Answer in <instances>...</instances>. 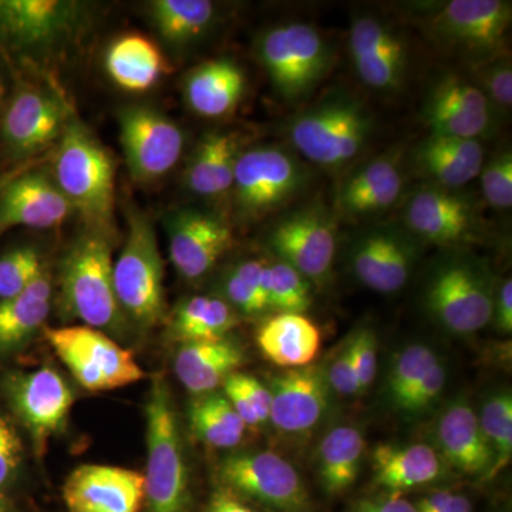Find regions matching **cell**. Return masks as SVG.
Wrapping results in <instances>:
<instances>
[{
  "label": "cell",
  "instance_id": "cell-1",
  "mask_svg": "<svg viewBox=\"0 0 512 512\" xmlns=\"http://www.w3.org/2000/svg\"><path fill=\"white\" fill-rule=\"evenodd\" d=\"M52 178L86 228L113 232L114 163L99 138L76 116L57 141Z\"/></svg>",
  "mask_w": 512,
  "mask_h": 512
},
{
  "label": "cell",
  "instance_id": "cell-2",
  "mask_svg": "<svg viewBox=\"0 0 512 512\" xmlns=\"http://www.w3.org/2000/svg\"><path fill=\"white\" fill-rule=\"evenodd\" d=\"M375 119L349 93L333 92L293 117L288 137L301 156L325 170L339 171L365 151Z\"/></svg>",
  "mask_w": 512,
  "mask_h": 512
},
{
  "label": "cell",
  "instance_id": "cell-3",
  "mask_svg": "<svg viewBox=\"0 0 512 512\" xmlns=\"http://www.w3.org/2000/svg\"><path fill=\"white\" fill-rule=\"evenodd\" d=\"M147 468L143 512H190L191 480L180 420L163 377L151 384L146 402Z\"/></svg>",
  "mask_w": 512,
  "mask_h": 512
},
{
  "label": "cell",
  "instance_id": "cell-4",
  "mask_svg": "<svg viewBox=\"0 0 512 512\" xmlns=\"http://www.w3.org/2000/svg\"><path fill=\"white\" fill-rule=\"evenodd\" d=\"M113 232L86 228L67 249L60 286L67 312L90 328L117 332L124 315L113 278Z\"/></svg>",
  "mask_w": 512,
  "mask_h": 512
},
{
  "label": "cell",
  "instance_id": "cell-5",
  "mask_svg": "<svg viewBox=\"0 0 512 512\" xmlns=\"http://www.w3.org/2000/svg\"><path fill=\"white\" fill-rule=\"evenodd\" d=\"M414 18L439 49L474 66L504 55L512 3L505 0H446L414 5Z\"/></svg>",
  "mask_w": 512,
  "mask_h": 512
},
{
  "label": "cell",
  "instance_id": "cell-6",
  "mask_svg": "<svg viewBox=\"0 0 512 512\" xmlns=\"http://www.w3.org/2000/svg\"><path fill=\"white\" fill-rule=\"evenodd\" d=\"M128 231L114 262V291L124 318L143 329L165 319L164 264L156 229L144 212L127 210Z\"/></svg>",
  "mask_w": 512,
  "mask_h": 512
},
{
  "label": "cell",
  "instance_id": "cell-7",
  "mask_svg": "<svg viewBox=\"0 0 512 512\" xmlns=\"http://www.w3.org/2000/svg\"><path fill=\"white\" fill-rule=\"evenodd\" d=\"M259 62L281 99H306L332 66L328 39L315 26L288 22L266 30L258 40Z\"/></svg>",
  "mask_w": 512,
  "mask_h": 512
},
{
  "label": "cell",
  "instance_id": "cell-8",
  "mask_svg": "<svg viewBox=\"0 0 512 512\" xmlns=\"http://www.w3.org/2000/svg\"><path fill=\"white\" fill-rule=\"evenodd\" d=\"M308 178L299 158L284 147L242 150L231 191L239 217L255 221L279 210L301 194Z\"/></svg>",
  "mask_w": 512,
  "mask_h": 512
},
{
  "label": "cell",
  "instance_id": "cell-9",
  "mask_svg": "<svg viewBox=\"0 0 512 512\" xmlns=\"http://www.w3.org/2000/svg\"><path fill=\"white\" fill-rule=\"evenodd\" d=\"M45 336L76 382L89 392H106L140 382L146 373L130 350L90 326L47 328Z\"/></svg>",
  "mask_w": 512,
  "mask_h": 512
},
{
  "label": "cell",
  "instance_id": "cell-10",
  "mask_svg": "<svg viewBox=\"0 0 512 512\" xmlns=\"http://www.w3.org/2000/svg\"><path fill=\"white\" fill-rule=\"evenodd\" d=\"M86 8L70 0H0V45L33 57H50L82 33Z\"/></svg>",
  "mask_w": 512,
  "mask_h": 512
},
{
  "label": "cell",
  "instance_id": "cell-11",
  "mask_svg": "<svg viewBox=\"0 0 512 512\" xmlns=\"http://www.w3.org/2000/svg\"><path fill=\"white\" fill-rule=\"evenodd\" d=\"M490 278L467 259L440 265L431 276L424 302L444 328L460 335L478 332L493 319Z\"/></svg>",
  "mask_w": 512,
  "mask_h": 512
},
{
  "label": "cell",
  "instance_id": "cell-12",
  "mask_svg": "<svg viewBox=\"0 0 512 512\" xmlns=\"http://www.w3.org/2000/svg\"><path fill=\"white\" fill-rule=\"evenodd\" d=\"M117 123L127 168L137 183L160 180L183 156V130L154 107L143 104L123 107L117 113Z\"/></svg>",
  "mask_w": 512,
  "mask_h": 512
},
{
  "label": "cell",
  "instance_id": "cell-13",
  "mask_svg": "<svg viewBox=\"0 0 512 512\" xmlns=\"http://www.w3.org/2000/svg\"><path fill=\"white\" fill-rule=\"evenodd\" d=\"M73 116L69 101L53 87L26 86L6 104L0 134L13 157L36 160L60 140Z\"/></svg>",
  "mask_w": 512,
  "mask_h": 512
},
{
  "label": "cell",
  "instance_id": "cell-14",
  "mask_svg": "<svg viewBox=\"0 0 512 512\" xmlns=\"http://www.w3.org/2000/svg\"><path fill=\"white\" fill-rule=\"evenodd\" d=\"M349 53L360 82L373 92L396 93L406 83L409 43L392 20L370 12L353 16Z\"/></svg>",
  "mask_w": 512,
  "mask_h": 512
},
{
  "label": "cell",
  "instance_id": "cell-15",
  "mask_svg": "<svg viewBox=\"0 0 512 512\" xmlns=\"http://www.w3.org/2000/svg\"><path fill=\"white\" fill-rule=\"evenodd\" d=\"M269 245L303 278H325L338 249V217L325 205H306L276 222Z\"/></svg>",
  "mask_w": 512,
  "mask_h": 512
},
{
  "label": "cell",
  "instance_id": "cell-16",
  "mask_svg": "<svg viewBox=\"0 0 512 512\" xmlns=\"http://www.w3.org/2000/svg\"><path fill=\"white\" fill-rule=\"evenodd\" d=\"M218 476L225 488L284 512H302L308 494L298 471L271 451L234 454L222 460Z\"/></svg>",
  "mask_w": 512,
  "mask_h": 512
},
{
  "label": "cell",
  "instance_id": "cell-17",
  "mask_svg": "<svg viewBox=\"0 0 512 512\" xmlns=\"http://www.w3.org/2000/svg\"><path fill=\"white\" fill-rule=\"evenodd\" d=\"M403 220L409 234L437 247L473 241L483 224L476 202L470 197L430 184L410 195Z\"/></svg>",
  "mask_w": 512,
  "mask_h": 512
},
{
  "label": "cell",
  "instance_id": "cell-18",
  "mask_svg": "<svg viewBox=\"0 0 512 512\" xmlns=\"http://www.w3.org/2000/svg\"><path fill=\"white\" fill-rule=\"evenodd\" d=\"M165 228L171 262L187 281L210 274L234 245L231 225L214 212L178 208L165 218Z\"/></svg>",
  "mask_w": 512,
  "mask_h": 512
},
{
  "label": "cell",
  "instance_id": "cell-19",
  "mask_svg": "<svg viewBox=\"0 0 512 512\" xmlns=\"http://www.w3.org/2000/svg\"><path fill=\"white\" fill-rule=\"evenodd\" d=\"M421 116L430 134L481 141L497 114L473 79L447 73L430 87Z\"/></svg>",
  "mask_w": 512,
  "mask_h": 512
},
{
  "label": "cell",
  "instance_id": "cell-20",
  "mask_svg": "<svg viewBox=\"0 0 512 512\" xmlns=\"http://www.w3.org/2000/svg\"><path fill=\"white\" fill-rule=\"evenodd\" d=\"M8 394L13 409L32 436L36 453L43 454L49 440L63 429L74 396L69 384L50 366L10 377Z\"/></svg>",
  "mask_w": 512,
  "mask_h": 512
},
{
  "label": "cell",
  "instance_id": "cell-21",
  "mask_svg": "<svg viewBox=\"0 0 512 512\" xmlns=\"http://www.w3.org/2000/svg\"><path fill=\"white\" fill-rule=\"evenodd\" d=\"M67 512H141L144 476L128 468L83 464L63 484Z\"/></svg>",
  "mask_w": 512,
  "mask_h": 512
},
{
  "label": "cell",
  "instance_id": "cell-22",
  "mask_svg": "<svg viewBox=\"0 0 512 512\" xmlns=\"http://www.w3.org/2000/svg\"><path fill=\"white\" fill-rule=\"evenodd\" d=\"M412 238L403 229L383 225L367 229L353 244L352 268L356 278L379 293L400 291L412 272Z\"/></svg>",
  "mask_w": 512,
  "mask_h": 512
},
{
  "label": "cell",
  "instance_id": "cell-23",
  "mask_svg": "<svg viewBox=\"0 0 512 512\" xmlns=\"http://www.w3.org/2000/svg\"><path fill=\"white\" fill-rule=\"evenodd\" d=\"M404 191L402 154L392 150L357 167L340 184L336 215L362 220L390 210Z\"/></svg>",
  "mask_w": 512,
  "mask_h": 512
},
{
  "label": "cell",
  "instance_id": "cell-24",
  "mask_svg": "<svg viewBox=\"0 0 512 512\" xmlns=\"http://www.w3.org/2000/svg\"><path fill=\"white\" fill-rule=\"evenodd\" d=\"M73 212L52 175L30 168L0 192V235L10 228H56Z\"/></svg>",
  "mask_w": 512,
  "mask_h": 512
},
{
  "label": "cell",
  "instance_id": "cell-25",
  "mask_svg": "<svg viewBox=\"0 0 512 512\" xmlns=\"http://www.w3.org/2000/svg\"><path fill=\"white\" fill-rule=\"evenodd\" d=\"M272 423L286 433L312 429L328 407V387L318 366L289 369L272 380Z\"/></svg>",
  "mask_w": 512,
  "mask_h": 512
},
{
  "label": "cell",
  "instance_id": "cell-26",
  "mask_svg": "<svg viewBox=\"0 0 512 512\" xmlns=\"http://www.w3.org/2000/svg\"><path fill=\"white\" fill-rule=\"evenodd\" d=\"M485 163L481 141L436 136L421 140L412 153V165L427 184L460 190L480 175Z\"/></svg>",
  "mask_w": 512,
  "mask_h": 512
},
{
  "label": "cell",
  "instance_id": "cell-27",
  "mask_svg": "<svg viewBox=\"0 0 512 512\" xmlns=\"http://www.w3.org/2000/svg\"><path fill=\"white\" fill-rule=\"evenodd\" d=\"M242 151V141L234 131L212 130L198 141L187 170L188 191L207 200H222L231 195L235 165Z\"/></svg>",
  "mask_w": 512,
  "mask_h": 512
},
{
  "label": "cell",
  "instance_id": "cell-28",
  "mask_svg": "<svg viewBox=\"0 0 512 512\" xmlns=\"http://www.w3.org/2000/svg\"><path fill=\"white\" fill-rule=\"evenodd\" d=\"M247 90V77L237 62L214 59L192 69L184 82V97L198 116L221 119L234 113Z\"/></svg>",
  "mask_w": 512,
  "mask_h": 512
},
{
  "label": "cell",
  "instance_id": "cell-29",
  "mask_svg": "<svg viewBox=\"0 0 512 512\" xmlns=\"http://www.w3.org/2000/svg\"><path fill=\"white\" fill-rule=\"evenodd\" d=\"M244 362V353L232 340H207L181 345L174 370L188 392L204 396L214 393Z\"/></svg>",
  "mask_w": 512,
  "mask_h": 512
},
{
  "label": "cell",
  "instance_id": "cell-30",
  "mask_svg": "<svg viewBox=\"0 0 512 512\" xmlns=\"http://www.w3.org/2000/svg\"><path fill=\"white\" fill-rule=\"evenodd\" d=\"M441 450L457 470L478 474L493 467L494 456L485 439L478 416L467 403L448 407L439 424Z\"/></svg>",
  "mask_w": 512,
  "mask_h": 512
},
{
  "label": "cell",
  "instance_id": "cell-31",
  "mask_svg": "<svg viewBox=\"0 0 512 512\" xmlns=\"http://www.w3.org/2000/svg\"><path fill=\"white\" fill-rule=\"evenodd\" d=\"M320 330L299 313H279L258 332V345L269 362L286 369L311 365L320 350Z\"/></svg>",
  "mask_w": 512,
  "mask_h": 512
},
{
  "label": "cell",
  "instance_id": "cell-32",
  "mask_svg": "<svg viewBox=\"0 0 512 512\" xmlns=\"http://www.w3.org/2000/svg\"><path fill=\"white\" fill-rule=\"evenodd\" d=\"M104 63L110 79L131 93L147 92L167 72V62L156 43L134 33L114 40Z\"/></svg>",
  "mask_w": 512,
  "mask_h": 512
},
{
  "label": "cell",
  "instance_id": "cell-33",
  "mask_svg": "<svg viewBox=\"0 0 512 512\" xmlns=\"http://www.w3.org/2000/svg\"><path fill=\"white\" fill-rule=\"evenodd\" d=\"M50 298L52 281L42 275L19 296L0 301V355L19 348L45 325Z\"/></svg>",
  "mask_w": 512,
  "mask_h": 512
},
{
  "label": "cell",
  "instance_id": "cell-34",
  "mask_svg": "<svg viewBox=\"0 0 512 512\" xmlns=\"http://www.w3.org/2000/svg\"><path fill=\"white\" fill-rule=\"evenodd\" d=\"M373 470L376 483L387 490H407L436 480L441 463L436 451L424 444H382L373 451Z\"/></svg>",
  "mask_w": 512,
  "mask_h": 512
},
{
  "label": "cell",
  "instance_id": "cell-35",
  "mask_svg": "<svg viewBox=\"0 0 512 512\" xmlns=\"http://www.w3.org/2000/svg\"><path fill=\"white\" fill-rule=\"evenodd\" d=\"M237 312L224 299L192 296L175 308L170 335L181 345L225 339L238 325Z\"/></svg>",
  "mask_w": 512,
  "mask_h": 512
},
{
  "label": "cell",
  "instance_id": "cell-36",
  "mask_svg": "<svg viewBox=\"0 0 512 512\" xmlns=\"http://www.w3.org/2000/svg\"><path fill=\"white\" fill-rule=\"evenodd\" d=\"M365 440L359 430L342 426L330 431L319 446V474L330 494L348 490L359 476Z\"/></svg>",
  "mask_w": 512,
  "mask_h": 512
},
{
  "label": "cell",
  "instance_id": "cell-37",
  "mask_svg": "<svg viewBox=\"0 0 512 512\" xmlns=\"http://www.w3.org/2000/svg\"><path fill=\"white\" fill-rule=\"evenodd\" d=\"M150 15L168 43L184 46L211 28L217 10L210 0H154Z\"/></svg>",
  "mask_w": 512,
  "mask_h": 512
},
{
  "label": "cell",
  "instance_id": "cell-38",
  "mask_svg": "<svg viewBox=\"0 0 512 512\" xmlns=\"http://www.w3.org/2000/svg\"><path fill=\"white\" fill-rule=\"evenodd\" d=\"M190 426L198 440L215 448L237 447L247 430V424L220 393L198 396L191 403Z\"/></svg>",
  "mask_w": 512,
  "mask_h": 512
},
{
  "label": "cell",
  "instance_id": "cell-39",
  "mask_svg": "<svg viewBox=\"0 0 512 512\" xmlns=\"http://www.w3.org/2000/svg\"><path fill=\"white\" fill-rule=\"evenodd\" d=\"M225 302L235 312L255 316L269 309L266 293V264L262 261L239 262L224 279Z\"/></svg>",
  "mask_w": 512,
  "mask_h": 512
},
{
  "label": "cell",
  "instance_id": "cell-40",
  "mask_svg": "<svg viewBox=\"0 0 512 512\" xmlns=\"http://www.w3.org/2000/svg\"><path fill=\"white\" fill-rule=\"evenodd\" d=\"M485 439L493 450L494 463L490 476L503 470L512 454V396L510 392L495 394L484 404L478 417Z\"/></svg>",
  "mask_w": 512,
  "mask_h": 512
},
{
  "label": "cell",
  "instance_id": "cell-41",
  "mask_svg": "<svg viewBox=\"0 0 512 512\" xmlns=\"http://www.w3.org/2000/svg\"><path fill=\"white\" fill-rule=\"evenodd\" d=\"M266 293L269 308L279 313L302 315L312 305L311 288L306 278L282 261L266 264Z\"/></svg>",
  "mask_w": 512,
  "mask_h": 512
},
{
  "label": "cell",
  "instance_id": "cell-42",
  "mask_svg": "<svg viewBox=\"0 0 512 512\" xmlns=\"http://www.w3.org/2000/svg\"><path fill=\"white\" fill-rule=\"evenodd\" d=\"M45 271L42 256L32 247L12 249L0 258V301L15 298Z\"/></svg>",
  "mask_w": 512,
  "mask_h": 512
},
{
  "label": "cell",
  "instance_id": "cell-43",
  "mask_svg": "<svg viewBox=\"0 0 512 512\" xmlns=\"http://www.w3.org/2000/svg\"><path fill=\"white\" fill-rule=\"evenodd\" d=\"M437 356L429 346L412 345L403 350L394 363L390 376V394L397 407H402L404 400L413 393L427 370L437 362Z\"/></svg>",
  "mask_w": 512,
  "mask_h": 512
},
{
  "label": "cell",
  "instance_id": "cell-44",
  "mask_svg": "<svg viewBox=\"0 0 512 512\" xmlns=\"http://www.w3.org/2000/svg\"><path fill=\"white\" fill-rule=\"evenodd\" d=\"M473 82L487 97L495 114H505L512 107V66L511 59L504 55L477 64L473 67Z\"/></svg>",
  "mask_w": 512,
  "mask_h": 512
},
{
  "label": "cell",
  "instance_id": "cell-45",
  "mask_svg": "<svg viewBox=\"0 0 512 512\" xmlns=\"http://www.w3.org/2000/svg\"><path fill=\"white\" fill-rule=\"evenodd\" d=\"M481 191L494 210H510L512 205V153L504 147L481 168Z\"/></svg>",
  "mask_w": 512,
  "mask_h": 512
},
{
  "label": "cell",
  "instance_id": "cell-46",
  "mask_svg": "<svg viewBox=\"0 0 512 512\" xmlns=\"http://www.w3.org/2000/svg\"><path fill=\"white\" fill-rule=\"evenodd\" d=\"M350 357L355 366L360 390H365L375 380L377 372V342L375 333L362 329L349 343Z\"/></svg>",
  "mask_w": 512,
  "mask_h": 512
},
{
  "label": "cell",
  "instance_id": "cell-47",
  "mask_svg": "<svg viewBox=\"0 0 512 512\" xmlns=\"http://www.w3.org/2000/svg\"><path fill=\"white\" fill-rule=\"evenodd\" d=\"M444 384H446V370L443 365L437 360L433 366L427 370L421 382L417 384L413 393L404 400L400 409L406 412H421L426 410L437 397L443 392Z\"/></svg>",
  "mask_w": 512,
  "mask_h": 512
},
{
  "label": "cell",
  "instance_id": "cell-48",
  "mask_svg": "<svg viewBox=\"0 0 512 512\" xmlns=\"http://www.w3.org/2000/svg\"><path fill=\"white\" fill-rule=\"evenodd\" d=\"M22 460V444L16 430L5 417L0 416V487L9 483L18 473Z\"/></svg>",
  "mask_w": 512,
  "mask_h": 512
},
{
  "label": "cell",
  "instance_id": "cell-49",
  "mask_svg": "<svg viewBox=\"0 0 512 512\" xmlns=\"http://www.w3.org/2000/svg\"><path fill=\"white\" fill-rule=\"evenodd\" d=\"M328 380L330 386L336 392L343 394V396H353L362 392L360 390L359 380H357L355 366H353L352 357H350L349 348L343 350L342 353L329 367Z\"/></svg>",
  "mask_w": 512,
  "mask_h": 512
},
{
  "label": "cell",
  "instance_id": "cell-50",
  "mask_svg": "<svg viewBox=\"0 0 512 512\" xmlns=\"http://www.w3.org/2000/svg\"><path fill=\"white\" fill-rule=\"evenodd\" d=\"M238 379L244 387L245 393H247L249 402L254 406L259 421H261V424L265 423L271 417V392L255 377L238 373Z\"/></svg>",
  "mask_w": 512,
  "mask_h": 512
},
{
  "label": "cell",
  "instance_id": "cell-51",
  "mask_svg": "<svg viewBox=\"0 0 512 512\" xmlns=\"http://www.w3.org/2000/svg\"><path fill=\"white\" fill-rule=\"evenodd\" d=\"M504 333H511L512 330V281L507 279L498 292L494 301L493 318Z\"/></svg>",
  "mask_w": 512,
  "mask_h": 512
},
{
  "label": "cell",
  "instance_id": "cell-52",
  "mask_svg": "<svg viewBox=\"0 0 512 512\" xmlns=\"http://www.w3.org/2000/svg\"><path fill=\"white\" fill-rule=\"evenodd\" d=\"M355 512H419L416 505L399 495L380 500H367L357 504Z\"/></svg>",
  "mask_w": 512,
  "mask_h": 512
},
{
  "label": "cell",
  "instance_id": "cell-53",
  "mask_svg": "<svg viewBox=\"0 0 512 512\" xmlns=\"http://www.w3.org/2000/svg\"><path fill=\"white\" fill-rule=\"evenodd\" d=\"M208 512H258L241 500L239 495L222 487L212 495Z\"/></svg>",
  "mask_w": 512,
  "mask_h": 512
},
{
  "label": "cell",
  "instance_id": "cell-54",
  "mask_svg": "<svg viewBox=\"0 0 512 512\" xmlns=\"http://www.w3.org/2000/svg\"><path fill=\"white\" fill-rule=\"evenodd\" d=\"M453 493L450 491H437V493L430 494L429 497H424L417 505L419 512H441L450 503L453 498Z\"/></svg>",
  "mask_w": 512,
  "mask_h": 512
},
{
  "label": "cell",
  "instance_id": "cell-55",
  "mask_svg": "<svg viewBox=\"0 0 512 512\" xmlns=\"http://www.w3.org/2000/svg\"><path fill=\"white\" fill-rule=\"evenodd\" d=\"M37 163H40L39 158H36V160L23 161V163L9 170L8 173L0 175V192L5 190L6 185H8L10 181L15 180L16 177H19L20 174L26 173L30 168L36 167Z\"/></svg>",
  "mask_w": 512,
  "mask_h": 512
},
{
  "label": "cell",
  "instance_id": "cell-56",
  "mask_svg": "<svg viewBox=\"0 0 512 512\" xmlns=\"http://www.w3.org/2000/svg\"><path fill=\"white\" fill-rule=\"evenodd\" d=\"M441 512H473V507L464 495L454 494L450 503Z\"/></svg>",
  "mask_w": 512,
  "mask_h": 512
},
{
  "label": "cell",
  "instance_id": "cell-57",
  "mask_svg": "<svg viewBox=\"0 0 512 512\" xmlns=\"http://www.w3.org/2000/svg\"><path fill=\"white\" fill-rule=\"evenodd\" d=\"M6 100V86L5 83H3L2 77H0V107L5 104Z\"/></svg>",
  "mask_w": 512,
  "mask_h": 512
},
{
  "label": "cell",
  "instance_id": "cell-58",
  "mask_svg": "<svg viewBox=\"0 0 512 512\" xmlns=\"http://www.w3.org/2000/svg\"><path fill=\"white\" fill-rule=\"evenodd\" d=\"M0 512H6L5 505H3L2 500H0Z\"/></svg>",
  "mask_w": 512,
  "mask_h": 512
}]
</instances>
